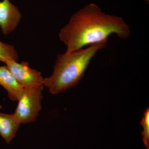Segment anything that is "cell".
I'll use <instances>...</instances> for the list:
<instances>
[{
    "instance_id": "1",
    "label": "cell",
    "mask_w": 149,
    "mask_h": 149,
    "mask_svg": "<svg viewBox=\"0 0 149 149\" xmlns=\"http://www.w3.org/2000/svg\"><path fill=\"white\" fill-rule=\"evenodd\" d=\"M130 33L129 25L122 17L106 13L98 5L91 3L72 15L59 37L66 46V52H70L107 42L112 34L125 39Z\"/></svg>"
},
{
    "instance_id": "2",
    "label": "cell",
    "mask_w": 149,
    "mask_h": 149,
    "mask_svg": "<svg viewBox=\"0 0 149 149\" xmlns=\"http://www.w3.org/2000/svg\"><path fill=\"white\" fill-rule=\"evenodd\" d=\"M107 43L91 45L85 49L59 54L52 74L44 78V86L53 95L75 86L82 80L92 59L98 51L106 47Z\"/></svg>"
},
{
    "instance_id": "3",
    "label": "cell",
    "mask_w": 149,
    "mask_h": 149,
    "mask_svg": "<svg viewBox=\"0 0 149 149\" xmlns=\"http://www.w3.org/2000/svg\"><path fill=\"white\" fill-rule=\"evenodd\" d=\"M44 85L24 88L18 100L15 115L21 124L34 122L42 109Z\"/></svg>"
},
{
    "instance_id": "4",
    "label": "cell",
    "mask_w": 149,
    "mask_h": 149,
    "mask_svg": "<svg viewBox=\"0 0 149 149\" xmlns=\"http://www.w3.org/2000/svg\"><path fill=\"white\" fill-rule=\"evenodd\" d=\"M5 63L17 83L23 88L44 85V78L42 73L31 68L27 62L19 63L15 61L8 60Z\"/></svg>"
},
{
    "instance_id": "5",
    "label": "cell",
    "mask_w": 149,
    "mask_h": 149,
    "mask_svg": "<svg viewBox=\"0 0 149 149\" xmlns=\"http://www.w3.org/2000/svg\"><path fill=\"white\" fill-rule=\"evenodd\" d=\"M21 18L18 8L10 0L0 1V27L3 34L8 35L14 31Z\"/></svg>"
},
{
    "instance_id": "6",
    "label": "cell",
    "mask_w": 149,
    "mask_h": 149,
    "mask_svg": "<svg viewBox=\"0 0 149 149\" xmlns=\"http://www.w3.org/2000/svg\"><path fill=\"white\" fill-rule=\"evenodd\" d=\"M21 123L15 113L0 112V136L7 144L10 143L15 137Z\"/></svg>"
},
{
    "instance_id": "7",
    "label": "cell",
    "mask_w": 149,
    "mask_h": 149,
    "mask_svg": "<svg viewBox=\"0 0 149 149\" xmlns=\"http://www.w3.org/2000/svg\"><path fill=\"white\" fill-rule=\"evenodd\" d=\"M0 85L6 90L8 97L13 101L18 100L24 89L17 83L6 65L0 66Z\"/></svg>"
},
{
    "instance_id": "8",
    "label": "cell",
    "mask_w": 149,
    "mask_h": 149,
    "mask_svg": "<svg viewBox=\"0 0 149 149\" xmlns=\"http://www.w3.org/2000/svg\"><path fill=\"white\" fill-rule=\"evenodd\" d=\"M8 60L18 61L19 56L14 47L0 41V61L5 63Z\"/></svg>"
},
{
    "instance_id": "9",
    "label": "cell",
    "mask_w": 149,
    "mask_h": 149,
    "mask_svg": "<svg viewBox=\"0 0 149 149\" xmlns=\"http://www.w3.org/2000/svg\"><path fill=\"white\" fill-rule=\"evenodd\" d=\"M143 127L141 134L143 141L146 149H149V109L148 108L144 111L143 116L141 122Z\"/></svg>"
},
{
    "instance_id": "10",
    "label": "cell",
    "mask_w": 149,
    "mask_h": 149,
    "mask_svg": "<svg viewBox=\"0 0 149 149\" xmlns=\"http://www.w3.org/2000/svg\"><path fill=\"white\" fill-rule=\"evenodd\" d=\"M145 1H146V2H148V1H149V0H145Z\"/></svg>"
}]
</instances>
